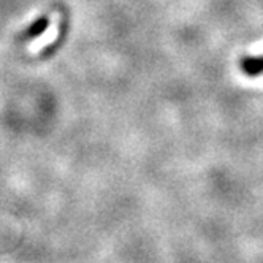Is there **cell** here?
Wrapping results in <instances>:
<instances>
[{"label": "cell", "instance_id": "6da1fadb", "mask_svg": "<svg viewBox=\"0 0 263 263\" xmlns=\"http://www.w3.org/2000/svg\"><path fill=\"white\" fill-rule=\"evenodd\" d=\"M241 71L248 77H260L263 74V55H248V58H242L239 62Z\"/></svg>", "mask_w": 263, "mask_h": 263}, {"label": "cell", "instance_id": "7a4b0ae2", "mask_svg": "<svg viewBox=\"0 0 263 263\" xmlns=\"http://www.w3.org/2000/svg\"><path fill=\"white\" fill-rule=\"evenodd\" d=\"M48 26H49V20L48 17H39L27 30H26V33H24V36L26 39H35V36H39V35H42L46 29H48Z\"/></svg>", "mask_w": 263, "mask_h": 263}]
</instances>
